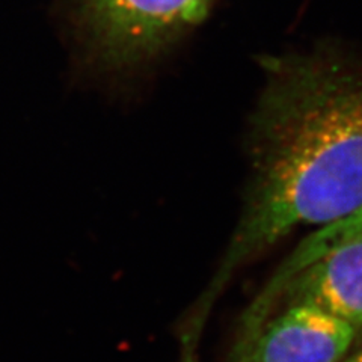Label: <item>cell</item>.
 Here are the masks:
<instances>
[{"instance_id":"obj_3","label":"cell","mask_w":362,"mask_h":362,"mask_svg":"<svg viewBox=\"0 0 362 362\" xmlns=\"http://www.w3.org/2000/svg\"><path fill=\"white\" fill-rule=\"evenodd\" d=\"M213 0H85L83 25L100 59L129 65L163 49L209 14Z\"/></svg>"},{"instance_id":"obj_2","label":"cell","mask_w":362,"mask_h":362,"mask_svg":"<svg viewBox=\"0 0 362 362\" xmlns=\"http://www.w3.org/2000/svg\"><path fill=\"white\" fill-rule=\"evenodd\" d=\"M279 299L313 305L362 331V210L299 246L245 315L240 343L258 332Z\"/></svg>"},{"instance_id":"obj_1","label":"cell","mask_w":362,"mask_h":362,"mask_svg":"<svg viewBox=\"0 0 362 362\" xmlns=\"http://www.w3.org/2000/svg\"><path fill=\"white\" fill-rule=\"evenodd\" d=\"M257 177L246 211L187 341L195 344L233 272L298 226L362 210V61H279L255 118Z\"/></svg>"},{"instance_id":"obj_4","label":"cell","mask_w":362,"mask_h":362,"mask_svg":"<svg viewBox=\"0 0 362 362\" xmlns=\"http://www.w3.org/2000/svg\"><path fill=\"white\" fill-rule=\"evenodd\" d=\"M359 332L308 303H288L235 350V362H341Z\"/></svg>"},{"instance_id":"obj_5","label":"cell","mask_w":362,"mask_h":362,"mask_svg":"<svg viewBox=\"0 0 362 362\" xmlns=\"http://www.w3.org/2000/svg\"><path fill=\"white\" fill-rule=\"evenodd\" d=\"M341 362H362V349L359 350V352L354 354L350 358H347V359L344 358Z\"/></svg>"}]
</instances>
